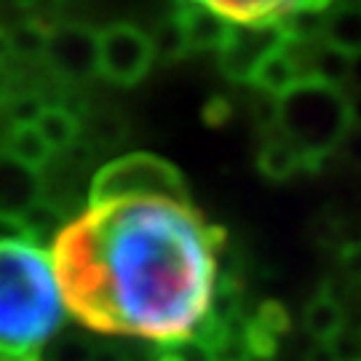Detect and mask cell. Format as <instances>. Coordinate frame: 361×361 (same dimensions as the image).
Here are the masks:
<instances>
[{"instance_id": "cell-1", "label": "cell", "mask_w": 361, "mask_h": 361, "mask_svg": "<svg viewBox=\"0 0 361 361\" xmlns=\"http://www.w3.org/2000/svg\"><path fill=\"white\" fill-rule=\"evenodd\" d=\"M219 244L222 231L190 207L129 201L70 219L51 255L70 313L164 345L193 337L207 319Z\"/></svg>"}, {"instance_id": "cell-2", "label": "cell", "mask_w": 361, "mask_h": 361, "mask_svg": "<svg viewBox=\"0 0 361 361\" xmlns=\"http://www.w3.org/2000/svg\"><path fill=\"white\" fill-rule=\"evenodd\" d=\"M67 313L65 286L51 249L0 246V361H40Z\"/></svg>"}, {"instance_id": "cell-3", "label": "cell", "mask_w": 361, "mask_h": 361, "mask_svg": "<svg viewBox=\"0 0 361 361\" xmlns=\"http://www.w3.org/2000/svg\"><path fill=\"white\" fill-rule=\"evenodd\" d=\"M279 129L302 153L305 171H319L324 155L337 150L350 131L348 99L340 89L305 78L279 99Z\"/></svg>"}, {"instance_id": "cell-4", "label": "cell", "mask_w": 361, "mask_h": 361, "mask_svg": "<svg viewBox=\"0 0 361 361\" xmlns=\"http://www.w3.org/2000/svg\"><path fill=\"white\" fill-rule=\"evenodd\" d=\"M91 209L129 204V201H166L190 207V193L177 166L153 153H129L104 164L89 188Z\"/></svg>"}, {"instance_id": "cell-5", "label": "cell", "mask_w": 361, "mask_h": 361, "mask_svg": "<svg viewBox=\"0 0 361 361\" xmlns=\"http://www.w3.org/2000/svg\"><path fill=\"white\" fill-rule=\"evenodd\" d=\"M153 65L150 35L121 22L99 32V75L116 86H137Z\"/></svg>"}, {"instance_id": "cell-6", "label": "cell", "mask_w": 361, "mask_h": 361, "mask_svg": "<svg viewBox=\"0 0 361 361\" xmlns=\"http://www.w3.org/2000/svg\"><path fill=\"white\" fill-rule=\"evenodd\" d=\"M43 62L67 83H83L99 75V32L83 25L54 27Z\"/></svg>"}, {"instance_id": "cell-7", "label": "cell", "mask_w": 361, "mask_h": 361, "mask_svg": "<svg viewBox=\"0 0 361 361\" xmlns=\"http://www.w3.org/2000/svg\"><path fill=\"white\" fill-rule=\"evenodd\" d=\"M286 43L281 25L273 27H233L228 43L219 49V70L235 83H252L265 56Z\"/></svg>"}, {"instance_id": "cell-8", "label": "cell", "mask_w": 361, "mask_h": 361, "mask_svg": "<svg viewBox=\"0 0 361 361\" xmlns=\"http://www.w3.org/2000/svg\"><path fill=\"white\" fill-rule=\"evenodd\" d=\"M43 201L40 174L22 166L0 147V214L25 217Z\"/></svg>"}, {"instance_id": "cell-9", "label": "cell", "mask_w": 361, "mask_h": 361, "mask_svg": "<svg viewBox=\"0 0 361 361\" xmlns=\"http://www.w3.org/2000/svg\"><path fill=\"white\" fill-rule=\"evenodd\" d=\"M174 16L185 27L190 51H209V49L219 51L233 32V25L222 22L217 13L209 11L207 3H180L174 8Z\"/></svg>"}, {"instance_id": "cell-10", "label": "cell", "mask_w": 361, "mask_h": 361, "mask_svg": "<svg viewBox=\"0 0 361 361\" xmlns=\"http://www.w3.org/2000/svg\"><path fill=\"white\" fill-rule=\"evenodd\" d=\"M300 80H305L302 67H300V62L292 56V51L286 49L284 43L279 51H273L271 56L262 59V65L257 67V73L252 78V86L262 91V94H268V97L281 99L284 94L295 89Z\"/></svg>"}, {"instance_id": "cell-11", "label": "cell", "mask_w": 361, "mask_h": 361, "mask_svg": "<svg viewBox=\"0 0 361 361\" xmlns=\"http://www.w3.org/2000/svg\"><path fill=\"white\" fill-rule=\"evenodd\" d=\"M350 70H353V54L335 49L329 43H310L308 59H305V75L319 80L324 86L343 89L350 83Z\"/></svg>"}, {"instance_id": "cell-12", "label": "cell", "mask_w": 361, "mask_h": 361, "mask_svg": "<svg viewBox=\"0 0 361 361\" xmlns=\"http://www.w3.org/2000/svg\"><path fill=\"white\" fill-rule=\"evenodd\" d=\"M343 326H345V313L332 297L329 286L324 284L322 292L305 308V329L316 343H335L343 335Z\"/></svg>"}, {"instance_id": "cell-13", "label": "cell", "mask_w": 361, "mask_h": 361, "mask_svg": "<svg viewBox=\"0 0 361 361\" xmlns=\"http://www.w3.org/2000/svg\"><path fill=\"white\" fill-rule=\"evenodd\" d=\"M35 129L54 153H65L80 140V118L73 110H67L65 104H49Z\"/></svg>"}, {"instance_id": "cell-14", "label": "cell", "mask_w": 361, "mask_h": 361, "mask_svg": "<svg viewBox=\"0 0 361 361\" xmlns=\"http://www.w3.org/2000/svg\"><path fill=\"white\" fill-rule=\"evenodd\" d=\"M3 150L16 158L22 166L32 169V171H43L51 161L54 150L46 145V140L40 137V131L35 126H11V131L6 134Z\"/></svg>"}, {"instance_id": "cell-15", "label": "cell", "mask_w": 361, "mask_h": 361, "mask_svg": "<svg viewBox=\"0 0 361 361\" xmlns=\"http://www.w3.org/2000/svg\"><path fill=\"white\" fill-rule=\"evenodd\" d=\"M257 166L268 180L284 182L295 177L300 169H305V161H302V153L292 142H286L284 137H271L262 142Z\"/></svg>"}, {"instance_id": "cell-16", "label": "cell", "mask_w": 361, "mask_h": 361, "mask_svg": "<svg viewBox=\"0 0 361 361\" xmlns=\"http://www.w3.org/2000/svg\"><path fill=\"white\" fill-rule=\"evenodd\" d=\"M324 43L348 54H361V6L332 8L324 25Z\"/></svg>"}, {"instance_id": "cell-17", "label": "cell", "mask_w": 361, "mask_h": 361, "mask_svg": "<svg viewBox=\"0 0 361 361\" xmlns=\"http://www.w3.org/2000/svg\"><path fill=\"white\" fill-rule=\"evenodd\" d=\"M150 49H153V59L164 62V65L180 62V59L188 56L190 43H188V35H185V27H182V22L174 13H171L169 19H164V22L153 30V35H150Z\"/></svg>"}, {"instance_id": "cell-18", "label": "cell", "mask_w": 361, "mask_h": 361, "mask_svg": "<svg viewBox=\"0 0 361 361\" xmlns=\"http://www.w3.org/2000/svg\"><path fill=\"white\" fill-rule=\"evenodd\" d=\"M54 27L40 25V22H19L6 32L8 40V54L19 56V59H43L46 54V43L51 35Z\"/></svg>"}, {"instance_id": "cell-19", "label": "cell", "mask_w": 361, "mask_h": 361, "mask_svg": "<svg viewBox=\"0 0 361 361\" xmlns=\"http://www.w3.org/2000/svg\"><path fill=\"white\" fill-rule=\"evenodd\" d=\"M80 134L86 137V142L97 147H113L123 142L126 121L116 110H97V113H89L86 121H80Z\"/></svg>"}, {"instance_id": "cell-20", "label": "cell", "mask_w": 361, "mask_h": 361, "mask_svg": "<svg viewBox=\"0 0 361 361\" xmlns=\"http://www.w3.org/2000/svg\"><path fill=\"white\" fill-rule=\"evenodd\" d=\"M153 361H217V356L198 337H185V340L158 345L153 353Z\"/></svg>"}, {"instance_id": "cell-21", "label": "cell", "mask_w": 361, "mask_h": 361, "mask_svg": "<svg viewBox=\"0 0 361 361\" xmlns=\"http://www.w3.org/2000/svg\"><path fill=\"white\" fill-rule=\"evenodd\" d=\"M6 104H8L6 113L11 118V126H35L43 116V110L49 107L38 94H22V97L8 99Z\"/></svg>"}, {"instance_id": "cell-22", "label": "cell", "mask_w": 361, "mask_h": 361, "mask_svg": "<svg viewBox=\"0 0 361 361\" xmlns=\"http://www.w3.org/2000/svg\"><path fill=\"white\" fill-rule=\"evenodd\" d=\"M244 335H246V343H249V350H252L255 361H271L273 356H276V350H279V337L271 335L268 329H262L255 319H246Z\"/></svg>"}, {"instance_id": "cell-23", "label": "cell", "mask_w": 361, "mask_h": 361, "mask_svg": "<svg viewBox=\"0 0 361 361\" xmlns=\"http://www.w3.org/2000/svg\"><path fill=\"white\" fill-rule=\"evenodd\" d=\"M255 322L262 326V329H268L271 335L281 337L289 329V324H292V319H289V310L279 302V300H265V302H259V308L255 310V316H252Z\"/></svg>"}, {"instance_id": "cell-24", "label": "cell", "mask_w": 361, "mask_h": 361, "mask_svg": "<svg viewBox=\"0 0 361 361\" xmlns=\"http://www.w3.org/2000/svg\"><path fill=\"white\" fill-rule=\"evenodd\" d=\"M11 244H35V238H32V231L27 228L25 217L0 214V246H11Z\"/></svg>"}, {"instance_id": "cell-25", "label": "cell", "mask_w": 361, "mask_h": 361, "mask_svg": "<svg viewBox=\"0 0 361 361\" xmlns=\"http://www.w3.org/2000/svg\"><path fill=\"white\" fill-rule=\"evenodd\" d=\"M252 116H255L259 129L268 131V129H273V126L279 129V99L257 91V99L252 102Z\"/></svg>"}, {"instance_id": "cell-26", "label": "cell", "mask_w": 361, "mask_h": 361, "mask_svg": "<svg viewBox=\"0 0 361 361\" xmlns=\"http://www.w3.org/2000/svg\"><path fill=\"white\" fill-rule=\"evenodd\" d=\"M91 348L89 343H83V340H59L56 345H54V353H51V361H91Z\"/></svg>"}, {"instance_id": "cell-27", "label": "cell", "mask_w": 361, "mask_h": 361, "mask_svg": "<svg viewBox=\"0 0 361 361\" xmlns=\"http://www.w3.org/2000/svg\"><path fill=\"white\" fill-rule=\"evenodd\" d=\"M340 265L348 279L353 281H361V241H353V244H345L340 249Z\"/></svg>"}, {"instance_id": "cell-28", "label": "cell", "mask_w": 361, "mask_h": 361, "mask_svg": "<svg viewBox=\"0 0 361 361\" xmlns=\"http://www.w3.org/2000/svg\"><path fill=\"white\" fill-rule=\"evenodd\" d=\"M231 113L233 107L228 99H222V97H212L204 107V121H207L209 126H222V123H228L231 121Z\"/></svg>"}, {"instance_id": "cell-29", "label": "cell", "mask_w": 361, "mask_h": 361, "mask_svg": "<svg viewBox=\"0 0 361 361\" xmlns=\"http://www.w3.org/2000/svg\"><path fill=\"white\" fill-rule=\"evenodd\" d=\"M340 150H343V155L348 158L350 164H359L361 166V129H353V126H350V131L345 134V140L340 142Z\"/></svg>"}, {"instance_id": "cell-30", "label": "cell", "mask_w": 361, "mask_h": 361, "mask_svg": "<svg viewBox=\"0 0 361 361\" xmlns=\"http://www.w3.org/2000/svg\"><path fill=\"white\" fill-rule=\"evenodd\" d=\"M305 361H340V356H337V350L332 343H316V345L308 350Z\"/></svg>"}, {"instance_id": "cell-31", "label": "cell", "mask_w": 361, "mask_h": 361, "mask_svg": "<svg viewBox=\"0 0 361 361\" xmlns=\"http://www.w3.org/2000/svg\"><path fill=\"white\" fill-rule=\"evenodd\" d=\"M91 361H129V359L116 345H99V348H94V353H91Z\"/></svg>"}, {"instance_id": "cell-32", "label": "cell", "mask_w": 361, "mask_h": 361, "mask_svg": "<svg viewBox=\"0 0 361 361\" xmlns=\"http://www.w3.org/2000/svg\"><path fill=\"white\" fill-rule=\"evenodd\" d=\"M348 118L353 129H361V91H356L353 97H348Z\"/></svg>"}, {"instance_id": "cell-33", "label": "cell", "mask_w": 361, "mask_h": 361, "mask_svg": "<svg viewBox=\"0 0 361 361\" xmlns=\"http://www.w3.org/2000/svg\"><path fill=\"white\" fill-rule=\"evenodd\" d=\"M8 86H11V80H8V70H6L3 62H0V104L8 102Z\"/></svg>"}, {"instance_id": "cell-34", "label": "cell", "mask_w": 361, "mask_h": 361, "mask_svg": "<svg viewBox=\"0 0 361 361\" xmlns=\"http://www.w3.org/2000/svg\"><path fill=\"white\" fill-rule=\"evenodd\" d=\"M350 86H356V91H361V54L353 56V70H350Z\"/></svg>"}]
</instances>
